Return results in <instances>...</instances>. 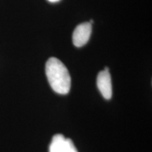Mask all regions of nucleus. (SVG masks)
I'll use <instances>...</instances> for the list:
<instances>
[{
  "mask_svg": "<svg viewBox=\"0 0 152 152\" xmlns=\"http://www.w3.org/2000/svg\"><path fill=\"white\" fill-rule=\"evenodd\" d=\"M46 75L52 90L60 94L70 92L71 78L67 68L59 59L51 57L46 63Z\"/></svg>",
  "mask_w": 152,
  "mask_h": 152,
  "instance_id": "nucleus-1",
  "label": "nucleus"
},
{
  "mask_svg": "<svg viewBox=\"0 0 152 152\" xmlns=\"http://www.w3.org/2000/svg\"><path fill=\"white\" fill-rule=\"evenodd\" d=\"M92 33V25L85 22L78 25L73 33V43L75 47H81L90 39Z\"/></svg>",
  "mask_w": 152,
  "mask_h": 152,
  "instance_id": "nucleus-2",
  "label": "nucleus"
},
{
  "mask_svg": "<svg viewBox=\"0 0 152 152\" xmlns=\"http://www.w3.org/2000/svg\"><path fill=\"white\" fill-rule=\"evenodd\" d=\"M96 84L99 90L100 91L104 98L107 100L110 99L112 96V84L111 75L107 67L104 68V71L99 73L96 79Z\"/></svg>",
  "mask_w": 152,
  "mask_h": 152,
  "instance_id": "nucleus-3",
  "label": "nucleus"
},
{
  "mask_svg": "<svg viewBox=\"0 0 152 152\" xmlns=\"http://www.w3.org/2000/svg\"><path fill=\"white\" fill-rule=\"evenodd\" d=\"M66 138L63 134H57L53 137L49 146V152H64Z\"/></svg>",
  "mask_w": 152,
  "mask_h": 152,
  "instance_id": "nucleus-4",
  "label": "nucleus"
},
{
  "mask_svg": "<svg viewBox=\"0 0 152 152\" xmlns=\"http://www.w3.org/2000/svg\"><path fill=\"white\" fill-rule=\"evenodd\" d=\"M64 152H78L77 149L74 145L73 141L70 139H66V145Z\"/></svg>",
  "mask_w": 152,
  "mask_h": 152,
  "instance_id": "nucleus-5",
  "label": "nucleus"
},
{
  "mask_svg": "<svg viewBox=\"0 0 152 152\" xmlns=\"http://www.w3.org/2000/svg\"><path fill=\"white\" fill-rule=\"evenodd\" d=\"M49 1H50V2H53V3H54V2H57V1H60V0H48Z\"/></svg>",
  "mask_w": 152,
  "mask_h": 152,
  "instance_id": "nucleus-6",
  "label": "nucleus"
}]
</instances>
